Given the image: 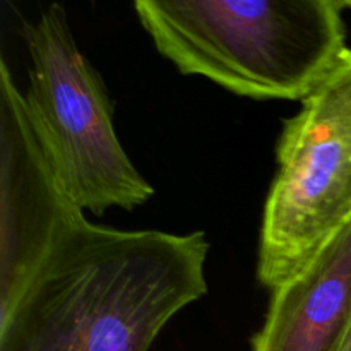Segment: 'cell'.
I'll return each instance as SVG.
<instances>
[{
  "label": "cell",
  "mask_w": 351,
  "mask_h": 351,
  "mask_svg": "<svg viewBox=\"0 0 351 351\" xmlns=\"http://www.w3.org/2000/svg\"><path fill=\"white\" fill-rule=\"evenodd\" d=\"M208 254L204 232L86 221L0 317V351H149L182 308L208 293Z\"/></svg>",
  "instance_id": "obj_1"
},
{
  "label": "cell",
  "mask_w": 351,
  "mask_h": 351,
  "mask_svg": "<svg viewBox=\"0 0 351 351\" xmlns=\"http://www.w3.org/2000/svg\"><path fill=\"white\" fill-rule=\"evenodd\" d=\"M137 19L182 74L254 99H307L346 53L351 0H137Z\"/></svg>",
  "instance_id": "obj_2"
},
{
  "label": "cell",
  "mask_w": 351,
  "mask_h": 351,
  "mask_svg": "<svg viewBox=\"0 0 351 351\" xmlns=\"http://www.w3.org/2000/svg\"><path fill=\"white\" fill-rule=\"evenodd\" d=\"M351 223V48L287 120L264 208L259 281L269 290L300 274Z\"/></svg>",
  "instance_id": "obj_3"
},
{
  "label": "cell",
  "mask_w": 351,
  "mask_h": 351,
  "mask_svg": "<svg viewBox=\"0 0 351 351\" xmlns=\"http://www.w3.org/2000/svg\"><path fill=\"white\" fill-rule=\"evenodd\" d=\"M31 57L26 98L47 129L82 209H134L154 189L123 151L101 77L79 50L67 12L51 3L24 26Z\"/></svg>",
  "instance_id": "obj_4"
},
{
  "label": "cell",
  "mask_w": 351,
  "mask_h": 351,
  "mask_svg": "<svg viewBox=\"0 0 351 351\" xmlns=\"http://www.w3.org/2000/svg\"><path fill=\"white\" fill-rule=\"evenodd\" d=\"M40 117L0 64V317L65 235L84 225Z\"/></svg>",
  "instance_id": "obj_5"
},
{
  "label": "cell",
  "mask_w": 351,
  "mask_h": 351,
  "mask_svg": "<svg viewBox=\"0 0 351 351\" xmlns=\"http://www.w3.org/2000/svg\"><path fill=\"white\" fill-rule=\"evenodd\" d=\"M351 317V223L273 291L252 351H336Z\"/></svg>",
  "instance_id": "obj_6"
},
{
  "label": "cell",
  "mask_w": 351,
  "mask_h": 351,
  "mask_svg": "<svg viewBox=\"0 0 351 351\" xmlns=\"http://www.w3.org/2000/svg\"><path fill=\"white\" fill-rule=\"evenodd\" d=\"M336 351H351V317L348 321V326L345 329V335H343L341 341H339V346Z\"/></svg>",
  "instance_id": "obj_7"
}]
</instances>
